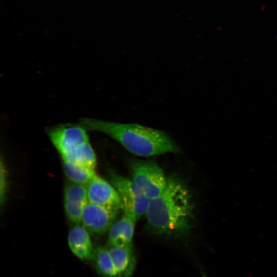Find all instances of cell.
Listing matches in <instances>:
<instances>
[{"label":"cell","mask_w":277,"mask_h":277,"mask_svg":"<svg viewBox=\"0 0 277 277\" xmlns=\"http://www.w3.org/2000/svg\"><path fill=\"white\" fill-rule=\"evenodd\" d=\"M193 210L189 189L179 179L170 176L162 193L149 201L145 216L148 227L154 233L182 235L192 226Z\"/></svg>","instance_id":"cell-1"},{"label":"cell","mask_w":277,"mask_h":277,"mask_svg":"<svg viewBox=\"0 0 277 277\" xmlns=\"http://www.w3.org/2000/svg\"><path fill=\"white\" fill-rule=\"evenodd\" d=\"M64 173L69 181L86 186L96 174L95 170L83 167L74 162L63 161Z\"/></svg>","instance_id":"cell-12"},{"label":"cell","mask_w":277,"mask_h":277,"mask_svg":"<svg viewBox=\"0 0 277 277\" xmlns=\"http://www.w3.org/2000/svg\"><path fill=\"white\" fill-rule=\"evenodd\" d=\"M87 130L81 125H60L52 128L48 135L62 161L72 162L95 170L96 155Z\"/></svg>","instance_id":"cell-3"},{"label":"cell","mask_w":277,"mask_h":277,"mask_svg":"<svg viewBox=\"0 0 277 277\" xmlns=\"http://www.w3.org/2000/svg\"><path fill=\"white\" fill-rule=\"evenodd\" d=\"M0 173V201L2 206L5 201L7 189V171L2 160L1 161Z\"/></svg>","instance_id":"cell-14"},{"label":"cell","mask_w":277,"mask_h":277,"mask_svg":"<svg viewBox=\"0 0 277 277\" xmlns=\"http://www.w3.org/2000/svg\"><path fill=\"white\" fill-rule=\"evenodd\" d=\"M64 201L86 204L88 202L86 186L67 182L64 188Z\"/></svg>","instance_id":"cell-13"},{"label":"cell","mask_w":277,"mask_h":277,"mask_svg":"<svg viewBox=\"0 0 277 277\" xmlns=\"http://www.w3.org/2000/svg\"><path fill=\"white\" fill-rule=\"evenodd\" d=\"M68 243L72 253L82 260L92 259L94 248L88 233L83 226L76 224L70 230Z\"/></svg>","instance_id":"cell-8"},{"label":"cell","mask_w":277,"mask_h":277,"mask_svg":"<svg viewBox=\"0 0 277 277\" xmlns=\"http://www.w3.org/2000/svg\"><path fill=\"white\" fill-rule=\"evenodd\" d=\"M80 123L87 130L109 136L136 155L150 157L180 151L172 138L160 130L138 124L120 123L87 117L82 118Z\"/></svg>","instance_id":"cell-2"},{"label":"cell","mask_w":277,"mask_h":277,"mask_svg":"<svg viewBox=\"0 0 277 277\" xmlns=\"http://www.w3.org/2000/svg\"><path fill=\"white\" fill-rule=\"evenodd\" d=\"M109 250L120 276L131 277L136 264L132 244L110 247Z\"/></svg>","instance_id":"cell-10"},{"label":"cell","mask_w":277,"mask_h":277,"mask_svg":"<svg viewBox=\"0 0 277 277\" xmlns=\"http://www.w3.org/2000/svg\"><path fill=\"white\" fill-rule=\"evenodd\" d=\"M130 169L131 180L149 200L159 196L165 189L168 177L156 162L134 161Z\"/></svg>","instance_id":"cell-4"},{"label":"cell","mask_w":277,"mask_h":277,"mask_svg":"<svg viewBox=\"0 0 277 277\" xmlns=\"http://www.w3.org/2000/svg\"><path fill=\"white\" fill-rule=\"evenodd\" d=\"M135 222L125 214L115 221L108 230L107 245L123 246L132 244Z\"/></svg>","instance_id":"cell-9"},{"label":"cell","mask_w":277,"mask_h":277,"mask_svg":"<svg viewBox=\"0 0 277 277\" xmlns=\"http://www.w3.org/2000/svg\"><path fill=\"white\" fill-rule=\"evenodd\" d=\"M91 260L96 271L103 277H120L109 249L100 246L94 248Z\"/></svg>","instance_id":"cell-11"},{"label":"cell","mask_w":277,"mask_h":277,"mask_svg":"<svg viewBox=\"0 0 277 277\" xmlns=\"http://www.w3.org/2000/svg\"><path fill=\"white\" fill-rule=\"evenodd\" d=\"M120 211L87 202L83 209L81 223L89 231L102 234L109 230Z\"/></svg>","instance_id":"cell-6"},{"label":"cell","mask_w":277,"mask_h":277,"mask_svg":"<svg viewBox=\"0 0 277 277\" xmlns=\"http://www.w3.org/2000/svg\"><path fill=\"white\" fill-rule=\"evenodd\" d=\"M110 178L120 195L123 213L135 222L145 215L149 200L133 181L112 172Z\"/></svg>","instance_id":"cell-5"},{"label":"cell","mask_w":277,"mask_h":277,"mask_svg":"<svg viewBox=\"0 0 277 277\" xmlns=\"http://www.w3.org/2000/svg\"><path fill=\"white\" fill-rule=\"evenodd\" d=\"M88 202L123 210L120 195L114 187L96 174L86 185Z\"/></svg>","instance_id":"cell-7"}]
</instances>
